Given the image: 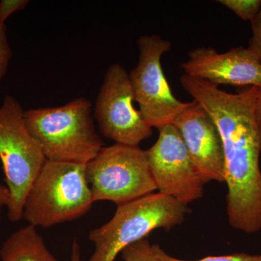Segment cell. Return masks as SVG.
I'll use <instances>...</instances> for the list:
<instances>
[{
  "label": "cell",
  "mask_w": 261,
  "mask_h": 261,
  "mask_svg": "<svg viewBox=\"0 0 261 261\" xmlns=\"http://www.w3.org/2000/svg\"><path fill=\"white\" fill-rule=\"evenodd\" d=\"M181 86L210 116L222 140L229 224L247 233L261 230V135L255 118L257 87L231 94L186 74Z\"/></svg>",
  "instance_id": "6da1fadb"
},
{
  "label": "cell",
  "mask_w": 261,
  "mask_h": 261,
  "mask_svg": "<svg viewBox=\"0 0 261 261\" xmlns=\"http://www.w3.org/2000/svg\"><path fill=\"white\" fill-rule=\"evenodd\" d=\"M92 105L80 97L60 107L24 112L25 124L48 161L87 164L105 147L92 117Z\"/></svg>",
  "instance_id": "7a4b0ae2"
},
{
  "label": "cell",
  "mask_w": 261,
  "mask_h": 261,
  "mask_svg": "<svg viewBox=\"0 0 261 261\" xmlns=\"http://www.w3.org/2000/svg\"><path fill=\"white\" fill-rule=\"evenodd\" d=\"M86 165L46 161L24 204L23 219L29 225L49 228L90 210L94 201Z\"/></svg>",
  "instance_id": "3957f363"
},
{
  "label": "cell",
  "mask_w": 261,
  "mask_h": 261,
  "mask_svg": "<svg viewBox=\"0 0 261 261\" xmlns=\"http://www.w3.org/2000/svg\"><path fill=\"white\" fill-rule=\"evenodd\" d=\"M189 211L185 204L159 192L118 205L111 221L89 233L95 250L88 261H115L126 247L154 230L169 231L181 224Z\"/></svg>",
  "instance_id": "277c9868"
},
{
  "label": "cell",
  "mask_w": 261,
  "mask_h": 261,
  "mask_svg": "<svg viewBox=\"0 0 261 261\" xmlns=\"http://www.w3.org/2000/svg\"><path fill=\"white\" fill-rule=\"evenodd\" d=\"M24 112L15 97L5 96L0 106V159L10 192L8 216L13 222L23 219L25 198L47 161L27 128Z\"/></svg>",
  "instance_id": "5b68a950"
},
{
  "label": "cell",
  "mask_w": 261,
  "mask_h": 261,
  "mask_svg": "<svg viewBox=\"0 0 261 261\" xmlns=\"http://www.w3.org/2000/svg\"><path fill=\"white\" fill-rule=\"evenodd\" d=\"M94 202L128 203L157 190L146 151L121 144L104 147L86 165Z\"/></svg>",
  "instance_id": "8992f818"
},
{
  "label": "cell",
  "mask_w": 261,
  "mask_h": 261,
  "mask_svg": "<svg viewBox=\"0 0 261 261\" xmlns=\"http://www.w3.org/2000/svg\"><path fill=\"white\" fill-rule=\"evenodd\" d=\"M139 61L129 73L135 102L147 125L158 129L173 124L190 102L178 100L171 92L161 65V58L171 49V43L157 35L137 39Z\"/></svg>",
  "instance_id": "52a82bcc"
},
{
  "label": "cell",
  "mask_w": 261,
  "mask_h": 261,
  "mask_svg": "<svg viewBox=\"0 0 261 261\" xmlns=\"http://www.w3.org/2000/svg\"><path fill=\"white\" fill-rule=\"evenodd\" d=\"M129 73L119 63L106 70L94 106V116L106 138L130 147H139L152 135V128L136 109Z\"/></svg>",
  "instance_id": "ba28073f"
},
{
  "label": "cell",
  "mask_w": 261,
  "mask_h": 261,
  "mask_svg": "<svg viewBox=\"0 0 261 261\" xmlns=\"http://www.w3.org/2000/svg\"><path fill=\"white\" fill-rule=\"evenodd\" d=\"M159 130V139L146 150L157 190L187 205L202 197L207 182L196 171L178 128L168 124Z\"/></svg>",
  "instance_id": "9c48e42d"
},
{
  "label": "cell",
  "mask_w": 261,
  "mask_h": 261,
  "mask_svg": "<svg viewBox=\"0 0 261 261\" xmlns=\"http://www.w3.org/2000/svg\"><path fill=\"white\" fill-rule=\"evenodd\" d=\"M185 74L216 84L261 89V63L248 48H232L219 53L213 47L189 51L188 60L180 64Z\"/></svg>",
  "instance_id": "30bf717a"
},
{
  "label": "cell",
  "mask_w": 261,
  "mask_h": 261,
  "mask_svg": "<svg viewBox=\"0 0 261 261\" xmlns=\"http://www.w3.org/2000/svg\"><path fill=\"white\" fill-rule=\"evenodd\" d=\"M181 135L196 171L206 182H224L222 140L214 122L194 100L173 123Z\"/></svg>",
  "instance_id": "8fae6325"
},
{
  "label": "cell",
  "mask_w": 261,
  "mask_h": 261,
  "mask_svg": "<svg viewBox=\"0 0 261 261\" xmlns=\"http://www.w3.org/2000/svg\"><path fill=\"white\" fill-rule=\"evenodd\" d=\"M2 261H60L48 250L42 235L28 225L7 239L0 250Z\"/></svg>",
  "instance_id": "7c38bea8"
},
{
  "label": "cell",
  "mask_w": 261,
  "mask_h": 261,
  "mask_svg": "<svg viewBox=\"0 0 261 261\" xmlns=\"http://www.w3.org/2000/svg\"><path fill=\"white\" fill-rule=\"evenodd\" d=\"M217 2L245 21L251 22L261 8V0H219Z\"/></svg>",
  "instance_id": "4fadbf2b"
},
{
  "label": "cell",
  "mask_w": 261,
  "mask_h": 261,
  "mask_svg": "<svg viewBox=\"0 0 261 261\" xmlns=\"http://www.w3.org/2000/svg\"><path fill=\"white\" fill-rule=\"evenodd\" d=\"M154 254L161 261H261V255H251V254L240 252L222 256H209L197 260H186L176 258L168 255L167 252L161 248L157 244L152 245Z\"/></svg>",
  "instance_id": "5bb4252c"
},
{
  "label": "cell",
  "mask_w": 261,
  "mask_h": 261,
  "mask_svg": "<svg viewBox=\"0 0 261 261\" xmlns=\"http://www.w3.org/2000/svg\"><path fill=\"white\" fill-rule=\"evenodd\" d=\"M124 261H161L147 238L136 242L121 252Z\"/></svg>",
  "instance_id": "9a60e30c"
},
{
  "label": "cell",
  "mask_w": 261,
  "mask_h": 261,
  "mask_svg": "<svg viewBox=\"0 0 261 261\" xmlns=\"http://www.w3.org/2000/svg\"><path fill=\"white\" fill-rule=\"evenodd\" d=\"M11 58L12 49L8 42L6 25L0 24V82L8 71Z\"/></svg>",
  "instance_id": "2e32d148"
},
{
  "label": "cell",
  "mask_w": 261,
  "mask_h": 261,
  "mask_svg": "<svg viewBox=\"0 0 261 261\" xmlns=\"http://www.w3.org/2000/svg\"><path fill=\"white\" fill-rule=\"evenodd\" d=\"M252 37L249 41L248 49L253 53L261 63V8L251 21Z\"/></svg>",
  "instance_id": "e0dca14e"
},
{
  "label": "cell",
  "mask_w": 261,
  "mask_h": 261,
  "mask_svg": "<svg viewBox=\"0 0 261 261\" xmlns=\"http://www.w3.org/2000/svg\"><path fill=\"white\" fill-rule=\"evenodd\" d=\"M29 0H2L0 1V24L4 25L7 19L15 12L27 8Z\"/></svg>",
  "instance_id": "ac0fdd59"
},
{
  "label": "cell",
  "mask_w": 261,
  "mask_h": 261,
  "mask_svg": "<svg viewBox=\"0 0 261 261\" xmlns=\"http://www.w3.org/2000/svg\"><path fill=\"white\" fill-rule=\"evenodd\" d=\"M10 200V192L8 187L0 184V219L2 209L4 206H8Z\"/></svg>",
  "instance_id": "d6986e66"
},
{
  "label": "cell",
  "mask_w": 261,
  "mask_h": 261,
  "mask_svg": "<svg viewBox=\"0 0 261 261\" xmlns=\"http://www.w3.org/2000/svg\"><path fill=\"white\" fill-rule=\"evenodd\" d=\"M255 118L261 135V89H257L256 99H255Z\"/></svg>",
  "instance_id": "ffe728a7"
},
{
  "label": "cell",
  "mask_w": 261,
  "mask_h": 261,
  "mask_svg": "<svg viewBox=\"0 0 261 261\" xmlns=\"http://www.w3.org/2000/svg\"><path fill=\"white\" fill-rule=\"evenodd\" d=\"M70 261H82V255H81V247L80 243L76 238L73 240L72 244L71 256Z\"/></svg>",
  "instance_id": "44dd1931"
}]
</instances>
